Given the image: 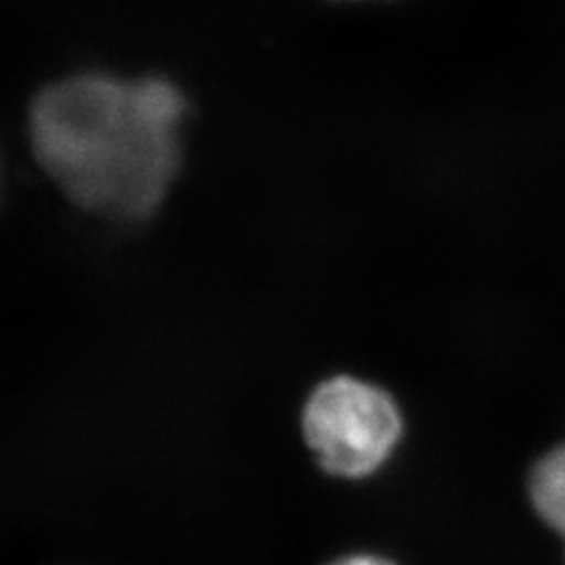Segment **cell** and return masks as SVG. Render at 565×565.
<instances>
[{
	"mask_svg": "<svg viewBox=\"0 0 565 565\" xmlns=\"http://www.w3.org/2000/svg\"><path fill=\"white\" fill-rule=\"evenodd\" d=\"M551 455V459L555 461V463L559 465V469L565 473V445L559 446V448H555L553 452H548Z\"/></svg>",
	"mask_w": 565,
	"mask_h": 565,
	"instance_id": "5b68a950",
	"label": "cell"
},
{
	"mask_svg": "<svg viewBox=\"0 0 565 565\" xmlns=\"http://www.w3.org/2000/svg\"><path fill=\"white\" fill-rule=\"evenodd\" d=\"M403 434L394 398L356 377H331L303 408V436L333 476L363 478L385 463Z\"/></svg>",
	"mask_w": 565,
	"mask_h": 565,
	"instance_id": "7a4b0ae2",
	"label": "cell"
},
{
	"mask_svg": "<svg viewBox=\"0 0 565 565\" xmlns=\"http://www.w3.org/2000/svg\"><path fill=\"white\" fill-rule=\"evenodd\" d=\"M530 497L539 515L565 541V473L551 455L543 457L534 467Z\"/></svg>",
	"mask_w": 565,
	"mask_h": 565,
	"instance_id": "3957f363",
	"label": "cell"
},
{
	"mask_svg": "<svg viewBox=\"0 0 565 565\" xmlns=\"http://www.w3.org/2000/svg\"><path fill=\"white\" fill-rule=\"evenodd\" d=\"M333 565H394L390 564L387 559H382V557H371V555H354V557H345V559H340V562H335Z\"/></svg>",
	"mask_w": 565,
	"mask_h": 565,
	"instance_id": "277c9868",
	"label": "cell"
},
{
	"mask_svg": "<svg viewBox=\"0 0 565 565\" xmlns=\"http://www.w3.org/2000/svg\"><path fill=\"white\" fill-rule=\"evenodd\" d=\"M181 93L162 81L82 76L49 86L32 107L36 158L82 207L139 218L179 168Z\"/></svg>",
	"mask_w": 565,
	"mask_h": 565,
	"instance_id": "6da1fadb",
	"label": "cell"
}]
</instances>
